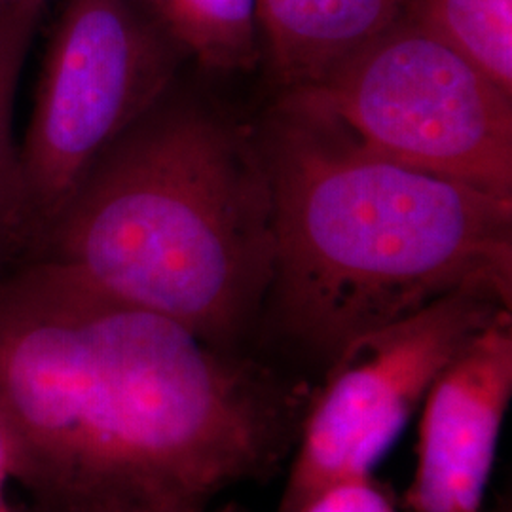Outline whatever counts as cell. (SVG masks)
Instances as JSON below:
<instances>
[{
  "mask_svg": "<svg viewBox=\"0 0 512 512\" xmlns=\"http://www.w3.org/2000/svg\"><path fill=\"white\" fill-rule=\"evenodd\" d=\"M308 403L57 262L0 275V423L42 512L203 509L283 458Z\"/></svg>",
  "mask_w": 512,
  "mask_h": 512,
  "instance_id": "6da1fadb",
  "label": "cell"
},
{
  "mask_svg": "<svg viewBox=\"0 0 512 512\" xmlns=\"http://www.w3.org/2000/svg\"><path fill=\"white\" fill-rule=\"evenodd\" d=\"M268 294L279 330L329 366L446 294L512 300V200L393 164L279 114Z\"/></svg>",
  "mask_w": 512,
  "mask_h": 512,
  "instance_id": "7a4b0ae2",
  "label": "cell"
},
{
  "mask_svg": "<svg viewBox=\"0 0 512 512\" xmlns=\"http://www.w3.org/2000/svg\"><path fill=\"white\" fill-rule=\"evenodd\" d=\"M165 99L93 165L37 258L228 348L272 281L270 171L238 129Z\"/></svg>",
  "mask_w": 512,
  "mask_h": 512,
  "instance_id": "3957f363",
  "label": "cell"
},
{
  "mask_svg": "<svg viewBox=\"0 0 512 512\" xmlns=\"http://www.w3.org/2000/svg\"><path fill=\"white\" fill-rule=\"evenodd\" d=\"M281 114L393 164L512 200V95L403 14Z\"/></svg>",
  "mask_w": 512,
  "mask_h": 512,
  "instance_id": "277c9868",
  "label": "cell"
},
{
  "mask_svg": "<svg viewBox=\"0 0 512 512\" xmlns=\"http://www.w3.org/2000/svg\"><path fill=\"white\" fill-rule=\"evenodd\" d=\"M179 50L135 0H67L19 145L21 249H35L78 186L171 86Z\"/></svg>",
  "mask_w": 512,
  "mask_h": 512,
  "instance_id": "5b68a950",
  "label": "cell"
},
{
  "mask_svg": "<svg viewBox=\"0 0 512 512\" xmlns=\"http://www.w3.org/2000/svg\"><path fill=\"white\" fill-rule=\"evenodd\" d=\"M511 308L490 287H467L351 342L310 397L275 512H300L332 484L372 476L440 372Z\"/></svg>",
  "mask_w": 512,
  "mask_h": 512,
  "instance_id": "8992f818",
  "label": "cell"
},
{
  "mask_svg": "<svg viewBox=\"0 0 512 512\" xmlns=\"http://www.w3.org/2000/svg\"><path fill=\"white\" fill-rule=\"evenodd\" d=\"M512 397V317L501 313L450 361L423 399L410 512H484Z\"/></svg>",
  "mask_w": 512,
  "mask_h": 512,
  "instance_id": "52a82bcc",
  "label": "cell"
},
{
  "mask_svg": "<svg viewBox=\"0 0 512 512\" xmlns=\"http://www.w3.org/2000/svg\"><path fill=\"white\" fill-rule=\"evenodd\" d=\"M408 0H258L279 82L294 90L321 78L340 59L401 18Z\"/></svg>",
  "mask_w": 512,
  "mask_h": 512,
  "instance_id": "ba28073f",
  "label": "cell"
},
{
  "mask_svg": "<svg viewBox=\"0 0 512 512\" xmlns=\"http://www.w3.org/2000/svg\"><path fill=\"white\" fill-rule=\"evenodd\" d=\"M181 54L205 69L236 71L258 55V0H135Z\"/></svg>",
  "mask_w": 512,
  "mask_h": 512,
  "instance_id": "9c48e42d",
  "label": "cell"
},
{
  "mask_svg": "<svg viewBox=\"0 0 512 512\" xmlns=\"http://www.w3.org/2000/svg\"><path fill=\"white\" fill-rule=\"evenodd\" d=\"M44 0H0V275L21 249L18 213L19 145L14 101Z\"/></svg>",
  "mask_w": 512,
  "mask_h": 512,
  "instance_id": "30bf717a",
  "label": "cell"
},
{
  "mask_svg": "<svg viewBox=\"0 0 512 512\" xmlns=\"http://www.w3.org/2000/svg\"><path fill=\"white\" fill-rule=\"evenodd\" d=\"M404 14L512 95V0H408Z\"/></svg>",
  "mask_w": 512,
  "mask_h": 512,
  "instance_id": "8fae6325",
  "label": "cell"
},
{
  "mask_svg": "<svg viewBox=\"0 0 512 512\" xmlns=\"http://www.w3.org/2000/svg\"><path fill=\"white\" fill-rule=\"evenodd\" d=\"M300 512H399L372 476L332 484Z\"/></svg>",
  "mask_w": 512,
  "mask_h": 512,
  "instance_id": "7c38bea8",
  "label": "cell"
},
{
  "mask_svg": "<svg viewBox=\"0 0 512 512\" xmlns=\"http://www.w3.org/2000/svg\"><path fill=\"white\" fill-rule=\"evenodd\" d=\"M8 480H14V459L8 435L4 431V425L0 423V512L12 511V505L6 501Z\"/></svg>",
  "mask_w": 512,
  "mask_h": 512,
  "instance_id": "4fadbf2b",
  "label": "cell"
},
{
  "mask_svg": "<svg viewBox=\"0 0 512 512\" xmlns=\"http://www.w3.org/2000/svg\"><path fill=\"white\" fill-rule=\"evenodd\" d=\"M165 512H203V509L202 507H190V505H184V507H175V509Z\"/></svg>",
  "mask_w": 512,
  "mask_h": 512,
  "instance_id": "5bb4252c",
  "label": "cell"
},
{
  "mask_svg": "<svg viewBox=\"0 0 512 512\" xmlns=\"http://www.w3.org/2000/svg\"><path fill=\"white\" fill-rule=\"evenodd\" d=\"M10 512H23V511H18V509H14V507H12V511Z\"/></svg>",
  "mask_w": 512,
  "mask_h": 512,
  "instance_id": "9a60e30c",
  "label": "cell"
}]
</instances>
